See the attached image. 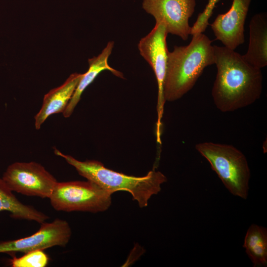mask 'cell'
Segmentation results:
<instances>
[{"mask_svg": "<svg viewBox=\"0 0 267 267\" xmlns=\"http://www.w3.org/2000/svg\"><path fill=\"white\" fill-rule=\"evenodd\" d=\"M213 46L217 73L212 95L216 107L229 112L254 103L262 92L261 69L251 65L234 50Z\"/></svg>", "mask_w": 267, "mask_h": 267, "instance_id": "6da1fadb", "label": "cell"}, {"mask_svg": "<svg viewBox=\"0 0 267 267\" xmlns=\"http://www.w3.org/2000/svg\"><path fill=\"white\" fill-rule=\"evenodd\" d=\"M214 64L212 41L203 33L193 35L187 45L175 46L168 53L163 85L165 102L181 98L192 89L204 69Z\"/></svg>", "mask_w": 267, "mask_h": 267, "instance_id": "7a4b0ae2", "label": "cell"}, {"mask_svg": "<svg viewBox=\"0 0 267 267\" xmlns=\"http://www.w3.org/2000/svg\"><path fill=\"white\" fill-rule=\"evenodd\" d=\"M54 153L75 168L79 174L112 194L118 191L130 192L140 208L147 206L151 197L161 190L166 177L155 170L143 177H137L117 172L104 167L96 160L79 161L55 149Z\"/></svg>", "mask_w": 267, "mask_h": 267, "instance_id": "3957f363", "label": "cell"}, {"mask_svg": "<svg viewBox=\"0 0 267 267\" xmlns=\"http://www.w3.org/2000/svg\"><path fill=\"white\" fill-rule=\"evenodd\" d=\"M195 149L208 161L231 194L247 199L251 173L241 151L231 145L212 142L199 143Z\"/></svg>", "mask_w": 267, "mask_h": 267, "instance_id": "277c9868", "label": "cell"}, {"mask_svg": "<svg viewBox=\"0 0 267 267\" xmlns=\"http://www.w3.org/2000/svg\"><path fill=\"white\" fill-rule=\"evenodd\" d=\"M112 194L89 180L57 181L49 199L58 211L96 213L110 207Z\"/></svg>", "mask_w": 267, "mask_h": 267, "instance_id": "5b68a950", "label": "cell"}, {"mask_svg": "<svg viewBox=\"0 0 267 267\" xmlns=\"http://www.w3.org/2000/svg\"><path fill=\"white\" fill-rule=\"evenodd\" d=\"M168 34L165 23L163 22H156L152 30L140 39L137 45L140 54L152 68L157 82V121L156 134L158 141L161 140L162 119L165 103L163 95V85L169 52L166 41Z\"/></svg>", "mask_w": 267, "mask_h": 267, "instance_id": "8992f818", "label": "cell"}, {"mask_svg": "<svg viewBox=\"0 0 267 267\" xmlns=\"http://www.w3.org/2000/svg\"><path fill=\"white\" fill-rule=\"evenodd\" d=\"M2 179L12 191L42 198H49L57 182L44 166L33 161L11 164Z\"/></svg>", "mask_w": 267, "mask_h": 267, "instance_id": "52a82bcc", "label": "cell"}, {"mask_svg": "<svg viewBox=\"0 0 267 267\" xmlns=\"http://www.w3.org/2000/svg\"><path fill=\"white\" fill-rule=\"evenodd\" d=\"M72 234L68 222L56 219L50 222L41 223L39 229L33 234L24 238L0 242V253L9 255L16 252L27 253L44 250L54 246L65 247Z\"/></svg>", "mask_w": 267, "mask_h": 267, "instance_id": "ba28073f", "label": "cell"}, {"mask_svg": "<svg viewBox=\"0 0 267 267\" xmlns=\"http://www.w3.org/2000/svg\"><path fill=\"white\" fill-rule=\"evenodd\" d=\"M195 0H143L142 7L155 19L165 23L168 34L184 41L190 35L189 19L193 15Z\"/></svg>", "mask_w": 267, "mask_h": 267, "instance_id": "9c48e42d", "label": "cell"}, {"mask_svg": "<svg viewBox=\"0 0 267 267\" xmlns=\"http://www.w3.org/2000/svg\"><path fill=\"white\" fill-rule=\"evenodd\" d=\"M252 0H233L230 8L219 14L210 24L216 40L235 50L244 43V24Z\"/></svg>", "mask_w": 267, "mask_h": 267, "instance_id": "30bf717a", "label": "cell"}, {"mask_svg": "<svg viewBox=\"0 0 267 267\" xmlns=\"http://www.w3.org/2000/svg\"><path fill=\"white\" fill-rule=\"evenodd\" d=\"M83 75V74L77 73L71 74L62 85L44 95L41 108L35 116L37 130H39L51 115L63 112Z\"/></svg>", "mask_w": 267, "mask_h": 267, "instance_id": "8fae6325", "label": "cell"}, {"mask_svg": "<svg viewBox=\"0 0 267 267\" xmlns=\"http://www.w3.org/2000/svg\"><path fill=\"white\" fill-rule=\"evenodd\" d=\"M114 45L113 41L109 42L98 56L89 59V69L86 73L83 74L72 98L62 113L65 118H68L72 114L84 90L101 72L108 70L118 77L124 78L122 73L110 67L108 63V59L111 54Z\"/></svg>", "mask_w": 267, "mask_h": 267, "instance_id": "7c38bea8", "label": "cell"}, {"mask_svg": "<svg viewBox=\"0 0 267 267\" xmlns=\"http://www.w3.org/2000/svg\"><path fill=\"white\" fill-rule=\"evenodd\" d=\"M249 43L243 58L252 66L262 69L267 65V15H254L249 24Z\"/></svg>", "mask_w": 267, "mask_h": 267, "instance_id": "4fadbf2b", "label": "cell"}, {"mask_svg": "<svg viewBox=\"0 0 267 267\" xmlns=\"http://www.w3.org/2000/svg\"><path fill=\"white\" fill-rule=\"evenodd\" d=\"M5 182L0 178V212L7 211L11 217L42 223L49 219L46 214L17 199Z\"/></svg>", "mask_w": 267, "mask_h": 267, "instance_id": "5bb4252c", "label": "cell"}, {"mask_svg": "<svg viewBox=\"0 0 267 267\" xmlns=\"http://www.w3.org/2000/svg\"><path fill=\"white\" fill-rule=\"evenodd\" d=\"M243 247L254 267L267 265V230L265 227L253 224L244 238Z\"/></svg>", "mask_w": 267, "mask_h": 267, "instance_id": "9a60e30c", "label": "cell"}, {"mask_svg": "<svg viewBox=\"0 0 267 267\" xmlns=\"http://www.w3.org/2000/svg\"><path fill=\"white\" fill-rule=\"evenodd\" d=\"M48 262L49 258L43 250H35L19 258L13 255L9 264L12 267H45Z\"/></svg>", "mask_w": 267, "mask_h": 267, "instance_id": "2e32d148", "label": "cell"}, {"mask_svg": "<svg viewBox=\"0 0 267 267\" xmlns=\"http://www.w3.org/2000/svg\"><path fill=\"white\" fill-rule=\"evenodd\" d=\"M220 0H208L204 10L200 13L195 22L191 28L190 35L203 33L210 25L209 20L211 18L213 10Z\"/></svg>", "mask_w": 267, "mask_h": 267, "instance_id": "e0dca14e", "label": "cell"}]
</instances>
